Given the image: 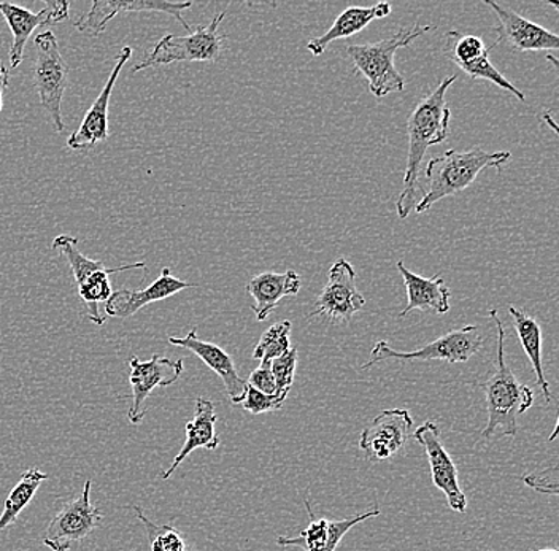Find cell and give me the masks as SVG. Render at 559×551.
Here are the masks:
<instances>
[{"label":"cell","instance_id":"cell-1","mask_svg":"<svg viewBox=\"0 0 559 551\" xmlns=\"http://www.w3.org/2000/svg\"><path fill=\"white\" fill-rule=\"evenodd\" d=\"M456 82V75L447 76L425 99L419 100L407 120L408 152L404 183L396 202L397 216L407 218L419 202V166L429 146L439 145L449 139L450 108L447 107V91Z\"/></svg>","mask_w":559,"mask_h":551},{"label":"cell","instance_id":"cell-2","mask_svg":"<svg viewBox=\"0 0 559 551\" xmlns=\"http://www.w3.org/2000/svg\"><path fill=\"white\" fill-rule=\"evenodd\" d=\"M489 316L495 321L498 330V344H496L495 371L481 383L488 410V424L481 431V438L491 439L499 429L507 438H515L519 434L516 418L533 407L534 393L530 386L523 385L513 374L512 369L506 364V331L498 310H489Z\"/></svg>","mask_w":559,"mask_h":551},{"label":"cell","instance_id":"cell-3","mask_svg":"<svg viewBox=\"0 0 559 551\" xmlns=\"http://www.w3.org/2000/svg\"><path fill=\"white\" fill-rule=\"evenodd\" d=\"M510 159H512L510 152H484L478 148L469 152L450 149L445 155L432 158L426 167L429 190L419 199L415 212L425 214L442 199L467 190L477 180L481 170L488 167L501 169Z\"/></svg>","mask_w":559,"mask_h":551},{"label":"cell","instance_id":"cell-4","mask_svg":"<svg viewBox=\"0 0 559 551\" xmlns=\"http://www.w3.org/2000/svg\"><path fill=\"white\" fill-rule=\"evenodd\" d=\"M436 26H418L414 29L401 27L393 37L376 41V44L349 45L347 53L352 58L355 71L365 76L370 93L382 97L391 93H401L405 88L404 76L394 65V55L400 48H407L418 37L435 31Z\"/></svg>","mask_w":559,"mask_h":551},{"label":"cell","instance_id":"cell-5","mask_svg":"<svg viewBox=\"0 0 559 551\" xmlns=\"http://www.w3.org/2000/svg\"><path fill=\"white\" fill-rule=\"evenodd\" d=\"M226 13L222 12L210 21L209 26H198L188 36L167 34L160 38L142 62L132 68V73L150 68L175 64V62H216L223 53L225 34L219 26Z\"/></svg>","mask_w":559,"mask_h":551},{"label":"cell","instance_id":"cell-6","mask_svg":"<svg viewBox=\"0 0 559 551\" xmlns=\"http://www.w3.org/2000/svg\"><path fill=\"white\" fill-rule=\"evenodd\" d=\"M37 59L34 64V85L47 111L52 128L62 134L66 131L62 120V99L69 86V65L59 51L58 38L52 31H45L35 37Z\"/></svg>","mask_w":559,"mask_h":551},{"label":"cell","instance_id":"cell-7","mask_svg":"<svg viewBox=\"0 0 559 551\" xmlns=\"http://www.w3.org/2000/svg\"><path fill=\"white\" fill-rule=\"evenodd\" d=\"M485 338L477 326L452 330L436 338L431 344L425 345L415 351H396L388 342H377L372 348L369 361L362 364V371L380 364V362L394 359V361H445L450 364L469 361L484 347Z\"/></svg>","mask_w":559,"mask_h":551},{"label":"cell","instance_id":"cell-8","mask_svg":"<svg viewBox=\"0 0 559 551\" xmlns=\"http://www.w3.org/2000/svg\"><path fill=\"white\" fill-rule=\"evenodd\" d=\"M91 487L87 480L82 494L68 502L48 525L44 542L51 551H69L96 531L103 522V512L91 504Z\"/></svg>","mask_w":559,"mask_h":551},{"label":"cell","instance_id":"cell-9","mask_svg":"<svg viewBox=\"0 0 559 551\" xmlns=\"http://www.w3.org/2000/svg\"><path fill=\"white\" fill-rule=\"evenodd\" d=\"M366 299L356 288V271L347 260H338L330 268V278L314 301V316H324L332 323H348L365 309Z\"/></svg>","mask_w":559,"mask_h":551},{"label":"cell","instance_id":"cell-10","mask_svg":"<svg viewBox=\"0 0 559 551\" xmlns=\"http://www.w3.org/2000/svg\"><path fill=\"white\" fill-rule=\"evenodd\" d=\"M412 429L414 420L407 409L383 410L362 429L359 448L367 462H388L407 444Z\"/></svg>","mask_w":559,"mask_h":551},{"label":"cell","instance_id":"cell-11","mask_svg":"<svg viewBox=\"0 0 559 551\" xmlns=\"http://www.w3.org/2000/svg\"><path fill=\"white\" fill-rule=\"evenodd\" d=\"M129 385H131L132 404L129 407L128 418L131 424L142 423L145 418V403L150 394L156 388H167L174 385L183 374V361H173L166 356L153 355L148 361H140L139 358L129 359Z\"/></svg>","mask_w":559,"mask_h":551},{"label":"cell","instance_id":"cell-12","mask_svg":"<svg viewBox=\"0 0 559 551\" xmlns=\"http://www.w3.org/2000/svg\"><path fill=\"white\" fill-rule=\"evenodd\" d=\"M414 439L419 442V445H423L426 456H428L432 483L445 494L449 507L453 512L464 514L467 508V498L461 490L457 469L452 456L447 453L445 446L442 444V434H440L439 427L435 421H425L414 432Z\"/></svg>","mask_w":559,"mask_h":551},{"label":"cell","instance_id":"cell-13","mask_svg":"<svg viewBox=\"0 0 559 551\" xmlns=\"http://www.w3.org/2000/svg\"><path fill=\"white\" fill-rule=\"evenodd\" d=\"M191 2H160V0H94L90 12L75 21L76 31L96 37L103 34L108 21L120 13L153 12L174 16L187 33H192L190 24L183 20L185 10L191 9Z\"/></svg>","mask_w":559,"mask_h":551},{"label":"cell","instance_id":"cell-14","mask_svg":"<svg viewBox=\"0 0 559 551\" xmlns=\"http://www.w3.org/2000/svg\"><path fill=\"white\" fill-rule=\"evenodd\" d=\"M70 3L66 0H50L40 12L34 13L15 3L0 2V15L12 31L13 44L10 48V68H20L24 59L27 41L37 27L62 23L69 20Z\"/></svg>","mask_w":559,"mask_h":551},{"label":"cell","instance_id":"cell-15","mask_svg":"<svg viewBox=\"0 0 559 551\" xmlns=\"http://www.w3.org/2000/svg\"><path fill=\"white\" fill-rule=\"evenodd\" d=\"M485 5L495 12L496 19L499 20V26L495 27L498 40L492 47H498L502 41L509 44L513 50L523 51H557L559 48L558 34L545 29L540 24L523 19L512 9L499 5L492 0H485Z\"/></svg>","mask_w":559,"mask_h":551},{"label":"cell","instance_id":"cell-16","mask_svg":"<svg viewBox=\"0 0 559 551\" xmlns=\"http://www.w3.org/2000/svg\"><path fill=\"white\" fill-rule=\"evenodd\" d=\"M131 56V47H124L118 53L117 61H115L114 69H111L110 76H108L103 91H100L99 96L94 100L90 110L86 111L82 124L68 139V146L73 152H87V149L94 148V146L108 141V137H110V131H108V104H110L115 83H117L122 68L128 64Z\"/></svg>","mask_w":559,"mask_h":551},{"label":"cell","instance_id":"cell-17","mask_svg":"<svg viewBox=\"0 0 559 551\" xmlns=\"http://www.w3.org/2000/svg\"><path fill=\"white\" fill-rule=\"evenodd\" d=\"M198 288V285L187 284L180 278L170 274L169 267H164L159 277L153 282L148 288L140 289H118L114 291L107 302H105V315L110 319H131L139 313L143 307L153 302L164 301L183 289Z\"/></svg>","mask_w":559,"mask_h":551},{"label":"cell","instance_id":"cell-18","mask_svg":"<svg viewBox=\"0 0 559 551\" xmlns=\"http://www.w3.org/2000/svg\"><path fill=\"white\" fill-rule=\"evenodd\" d=\"M169 344L174 345V347L190 350L191 354L198 356L225 383L230 403L236 404V406L242 403L245 392H247V380L237 374L234 359L222 347L212 344V342L201 340L198 337V330L195 327H192L187 337H169Z\"/></svg>","mask_w":559,"mask_h":551},{"label":"cell","instance_id":"cell-19","mask_svg":"<svg viewBox=\"0 0 559 551\" xmlns=\"http://www.w3.org/2000/svg\"><path fill=\"white\" fill-rule=\"evenodd\" d=\"M397 271L404 278L405 289H407V306L400 313V319H405L414 310L435 312L437 315H445L450 312V296L452 295L440 275L432 278L419 277L408 271L402 261L397 263Z\"/></svg>","mask_w":559,"mask_h":551},{"label":"cell","instance_id":"cell-20","mask_svg":"<svg viewBox=\"0 0 559 551\" xmlns=\"http://www.w3.org/2000/svg\"><path fill=\"white\" fill-rule=\"evenodd\" d=\"M302 286L299 275L295 271L262 272L251 278L247 285V292L254 299L253 309L258 321L269 319L277 309L278 302L288 296H297Z\"/></svg>","mask_w":559,"mask_h":551},{"label":"cell","instance_id":"cell-21","mask_svg":"<svg viewBox=\"0 0 559 551\" xmlns=\"http://www.w3.org/2000/svg\"><path fill=\"white\" fill-rule=\"evenodd\" d=\"M216 421H218V415L215 411V404L212 400L199 397L195 400L194 417L190 423L187 424L185 431H187V441L181 446L178 455L175 456L174 463L170 464L169 469L160 472V479L167 480L174 476L175 470L178 469L181 463L191 455L194 450H216L219 445V438L216 434Z\"/></svg>","mask_w":559,"mask_h":551},{"label":"cell","instance_id":"cell-22","mask_svg":"<svg viewBox=\"0 0 559 551\" xmlns=\"http://www.w3.org/2000/svg\"><path fill=\"white\" fill-rule=\"evenodd\" d=\"M390 13L391 5L388 2H380L373 7H348L338 15L324 36L313 38L307 44V50L313 56H321L332 41L355 36L366 29L373 20L386 19Z\"/></svg>","mask_w":559,"mask_h":551},{"label":"cell","instance_id":"cell-23","mask_svg":"<svg viewBox=\"0 0 559 551\" xmlns=\"http://www.w3.org/2000/svg\"><path fill=\"white\" fill-rule=\"evenodd\" d=\"M509 313L515 326L516 336L520 338L524 354L530 358L539 383L545 403H551V390L544 374V364H542V330L534 316L527 315L524 310L516 309L515 306H509Z\"/></svg>","mask_w":559,"mask_h":551},{"label":"cell","instance_id":"cell-24","mask_svg":"<svg viewBox=\"0 0 559 551\" xmlns=\"http://www.w3.org/2000/svg\"><path fill=\"white\" fill-rule=\"evenodd\" d=\"M134 268H146V263L128 264V266L108 267L107 271L93 275L90 280L79 286V296L85 306V315L87 320L93 321L97 326H103L105 319L99 313V303H105L114 295L111 291L110 275L120 274V272L134 271Z\"/></svg>","mask_w":559,"mask_h":551},{"label":"cell","instance_id":"cell-25","mask_svg":"<svg viewBox=\"0 0 559 551\" xmlns=\"http://www.w3.org/2000/svg\"><path fill=\"white\" fill-rule=\"evenodd\" d=\"M45 480H48L47 474L41 472L37 467L27 469L24 472L16 487L10 491L5 505H3V512L0 515V532L9 528V526L15 525L17 516L29 505V502L33 501L38 488H40Z\"/></svg>","mask_w":559,"mask_h":551},{"label":"cell","instance_id":"cell-26","mask_svg":"<svg viewBox=\"0 0 559 551\" xmlns=\"http://www.w3.org/2000/svg\"><path fill=\"white\" fill-rule=\"evenodd\" d=\"M51 249L59 251L68 260L76 286L85 284L93 275L108 268L105 267L103 261L91 260V257L85 256L79 249V239L68 236V233L56 237L52 240Z\"/></svg>","mask_w":559,"mask_h":551},{"label":"cell","instance_id":"cell-27","mask_svg":"<svg viewBox=\"0 0 559 551\" xmlns=\"http://www.w3.org/2000/svg\"><path fill=\"white\" fill-rule=\"evenodd\" d=\"M134 512L148 534L150 551H192L183 534L173 525H156L143 514L142 507L139 505H135Z\"/></svg>","mask_w":559,"mask_h":551},{"label":"cell","instance_id":"cell-28","mask_svg":"<svg viewBox=\"0 0 559 551\" xmlns=\"http://www.w3.org/2000/svg\"><path fill=\"white\" fill-rule=\"evenodd\" d=\"M292 330L293 324L289 320L278 321L272 324L264 334H262L257 348L253 351V358L260 361H272L292 350Z\"/></svg>","mask_w":559,"mask_h":551},{"label":"cell","instance_id":"cell-29","mask_svg":"<svg viewBox=\"0 0 559 551\" xmlns=\"http://www.w3.org/2000/svg\"><path fill=\"white\" fill-rule=\"evenodd\" d=\"M307 512H309L310 525L306 531L297 537H278L277 543L282 547H299L304 551H321L326 546L328 536H330V519L314 518L310 502L306 499Z\"/></svg>","mask_w":559,"mask_h":551},{"label":"cell","instance_id":"cell-30","mask_svg":"<svg viewBox=\"0 0 559 551\" xmlns=\"http://www.w3.org/2000/svg\"><path fill=\"white\" fill-rule=\"evenodd\" d=\"M491 47L487 48V53L481 55L480 58L474 59V61L467 62V64H460L457 68L461 69L464 73L471 76L474 80H488L492 85L499 86V88L509 91L512 93L520 103H524L526 100V96H524L523 91L516 88L515 85L509 82L495 65L489 61V51L492 50Z\"/></svg>","mask_w":559,"mask_h":551},{"label":"cell","instance_id":"cell-31","mask_svg":"<svg viewBox=\"0 0 559 551\" xmlns=\"http://www.w3.org/2000/svg\"><path fill=\"white\" fill-rule=\"evenodd\" d=\"M485 53H487V48L480 37L466 36L456 31L447 33L445 55L452 59L454 64H467Z\"/></svg>","mask_w":559,"mask_h":551},{"label":"cell","instance_id":"cell-32","mask_svg":"<svg viewBox=\"0 0 559 551\" xmlns=\"http://www.w3.org/2000/svg\"><path fill=\"white\" fill-rule=\"evenodd\" d=\"M296 364V348H292V350L286 351L285 355L272 359L271 361L272 374H274L275 385H277L275 396H277L282 403H285L289 390H292L293 382H295Z\"/></svg>","mask_w":559,"mask_h":551},{"label":"cell","instance_id":"cell-33","mask_svg":"<svg viewBox=\"0 0 559 551\" xmlns=\"http://www.w3.org/2000/svg\"><path fill=\"white\" fill-rule=\"evenodd\" d=\"M380 514H382V511H380L379 507H373V511L353 516V518L341 519V522H330V536H328L326 546H324L321 551L337 550V547L341 546L345 534H347L349 529L355 528L359 523L367 522V519L377 518Z\"/></svg>","mask_w":559,"mask_h":551},{"label":"cell","instance_id":"cell-34","mask_svg":"<svg viewBox=\"0 0 559 551\" xmlns=\"http://www.w3.org/2000/svg\"><path fill=\"white\" fill-rule=\"evenodd\" d=\"M283 404L285 403H282L275 394L269 396V394L258 392V390L247 385V392H245V397L240 406H242V409L248 411V414L261 415L269 414V411H277L282 409Z\"/></svg>","mask_w":559,"mask_h":551},{"label":"cell","instance_id":"cell-35","mask_svg":"<svg viewBox=\"0 0 559 551\" xmlns=\"http://www.w3.org/2000/svg\"><path fill=\"white\" fill-rule=\"evenodd\" d=\"M247 385L258 390V392L269 394V396L275 394L277 385H275L274 374H272L271 361H261L260 368L251 372L250 379L247 380Z\"/></svg>","mask_w":559,"mask_h":551},{"label":"cell","instance_id":"cell-36","mask_svg":"<svg viewBox=\"0 0 559 551\" xmlns=\"http://www.w3.org/2000/svg\"><path fill=\"white\" fill-rule=\"evenodd\" d=\"M554 474H557V466L548 470V472L531 474V476L524 477L523 480L527 487L534 488V490L539 491V493L558 496V479L557 477H551L550 479V476H554Z\"/></svg>","mask_w":559,"mask_h":551},{"label":"cell","instance_id":"cell-37","mask_svg":"<svg viewBox=\"0 0 559 551\" xmlns=\"http://www.w3.org/2000/svg\"><path fill=\"white\" fill-rule=\"evenodd\" d=\"M10 73L5 64H0V111L3 108V93L9 88Z\"/></svg>","mask_w":559,"mask_h":551},{"label":"cell","instance_id":"cell-38","mask_svg":"<svg viewBox=\"0 0 559 551\" xmlns=\"http://www.w3.org/2000/svg\"><path fill=\"white\" fill-rule=\"evenodd\" d=\"M539 551H557V550H539Z\"/></svg>","mask_w":559,"mask_h":551}]
</instances>
